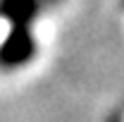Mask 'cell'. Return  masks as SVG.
Returning <instances> with one entry per match:
<instances>
[{"instance_id":"cell-1","label":"cell","mask_w":124,"mask_h":122,"mask_svg":"<svg viewBox=\"0 0 124 122\" xmlns=\"http://www.w3.org/2000/svg\"><path fill=\"white\" fill-rule=\"evenodd\" d=\"M36 55V38L31 29H10V34L0 43V67L17 70L33 60Z\"/></svg>"},{"instance_id":"cell-2","label":"cell","mask_w":124,"mask_h":122,"mask_svg":"<svg viewBox=\"0 0 124 122\" xmlns=\"http://www.w3.org/2000/svg\"><path fill=\"white\" fill-rule=\"evenodd\" d=\"M41 7V0H0V17L10 22V29H31Z\"/></svg>"},{"instance_id":"cell-3","label":"cell","mask_w":124,"mask_h":122,"mask_svg":"<svg viewBox=\"0 0 124 122\" xmlns=\"http://www.w3.org/2000/svg\"><path fill=\"white\" fill-rule=\"evenodd\" d=\"M41 2H46V5H55V2H60V0H41Z\"/></svg>"}]
</instances>
